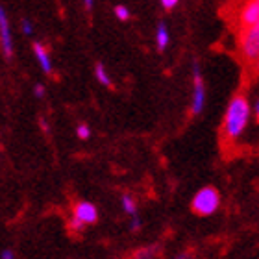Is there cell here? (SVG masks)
Returning <instances> with one entry per match:
<instances>
[{
	"label": "cell",
	"instance_id": "1",
	"mask_svg": "<svg viewBox=\"0 0 259 259\" xmlns=\"http://www.w3.org/2000/svg\"><path fill=\"white\" fill-rule=\"evenodd\" d=\"M250 115H252V108H250L248 98L244 95H235L230 100L226 113H224V122H222L224 137L230 141L239 139L248 126Z\"/></svg>",
	"mask_w": 259,
	"mask_h": 259
},
{
	"label": "cell",
	"instance_id": "2",
	"mask_svg": "<svg viewBox=\"0 0 259 259\" xmlns=\"http://www.w3.org/2000/svg\"><path fill=\"white\" fill-rule=\"evenodd\" d=\"M193 211L196 215L200 217H209L213 215L217 209H219V205H221V194L215 187H204V189H200L198 193L193 196Z\"/></svg>",
	"mask_w": 259,
	"mask_h": 259
},
{
	"label": "cell",
	"instance_id": "3",
	"mask_svg": "<svg viewBox=\"0 0 259 259\" xmlns=\"http://www.w3.org/2000/svg\"><path fill=\"white\" fill-rule=\"evenodd\" d=\"M239 52L244 61L254 63L259 58V22L254 26L244 28L239 39Z\"/></svg>",
	"mask_w": 259,
	"mask_h": 259
},
{
	"label": "cell",
	"instance_id": "4",
	"mask_svg": "<svg viewBox=\"0 0 259 259\" xmlns=\"http://www.w3.org/2000/svg\"><path fill=\"white\" fill-rule=\"evenodd\" d=\"M193 102H191V113L200 115L204 111L205 106V87L204 80H202V72H200V65L198 61H193Z\"/></svg>",
	"mask_w": 259,
	"mask_h": 259
},
{
	"label": "cell",
	"instance_id": "5",
	"mask_svg": "<svg viewBox=\"0 0 259 259\" xmlns=\"http://www.w3.org/2000/svg\"><path fill=\"white\" fill-rule=\"evenodd\" d=\"M237 22L243 30L244 28L257 24L259 22V0H246V2H244L243 8L239 10Z\"/></svg>",
	"mask_w": 259,
	"mask_h": 259
},
{
	"label": "cell",
	"instance_id": "6",
	"mask_svg": "<svg viewBox=\"0 0 259 259\" xmlns=\"http://www.w3.org/2000/svg\"><path fill=\"white\" fill-rule=\"evenodd\" d=\"M0 45H2L4 58L11 60L13 58V39H11L10 22H8V15H6L4 8H0Z\"/></svg>",
	"mask_w": 259,
	"mask_h": 259
},
{
	"label": "cell",
	"instance_id": "7",
	"mask_svg": "<svg viewBox=\"0 0 259 259\" xmlns=\"http://www.w3.org/2000/svg\"><path fill=\"white\" fill-rule=\"evenodd\" d=\"M74 217H78L80 221H83L85 224H95L98 219V209L97 205L91 204V202H78V204L74 205V213H72Z\"/></svg>",
	"mask_w": 259,
	"mask_h": 259
},
{
	"label": "cell",
	"instance_id": "8",
	"mask_svg": "<svg viewBox=\"0 0 259 259\" xmlns=\"http://www.w3.org/2000/svg\"><path fill=\"white\" fill-rule=\"evenodd\" d=\"M33 56H35V60H37L39 67L43 70L45 74H52V61H50V52L49 49L45 47L43 43H33Z\"/></svg>",
	"mask_w": 259,
	"mask_h": 259
},
{
	"label": "cell",
	"instance_id": "9",
	"mask_svg": "<svg viewBox=\"0 0 259 259\" xmlns=\"http://www.w3.org/2000/svg\"><path fill=\"white\" fill-rule=\"evenodd\" d=\"M168 41H170V33H168V28L165 22H159L157 24V30H156V45H157V50L163 52V50L167 49Z\"/></svg>",
	"mask_w": 259,
	"mask_h": 259
},
{
	"label": "cell",
	"instance_id": "10",
	"mask_svg": "<svg viewBox=\"0 0 259 259\" xmlns=\"http://www.w3.org/2000/svg\"><path fill=\"white\" fill-rule=\"evenodd\" d=\"M120 204H122V209H124L126 215H130V217L137 215V202H135V198L132 194H122Z\"/></svg>",
	"mask_w": 259,
	"mask_h": 259
},
{
	"label": "cell",
	"instance_id": "11",
	"mask_svg": "<svg viewBox=\"0 0 259 259\" xmlns=\"http://www.w3.org/2000/svg\"><path fill=\"white\" fill-rule=\"evenodd\" d=\"M95 78L98 80V83H100V85L111 87V78H109L108 70H106V67H104L102 63L95 65Z\"/></svg>",
	"mask_w": 259,
	"mask_h": 259
},
{
	"label": "cell",
	"instance_id": "12",
	"mask_svg": "<svg viewBox=\"0 0 259 259\" xmlns=\"http://www.w3.org/2000/svg\"><path fill=\"white\" fill-rule=\"evenodd\" d=\"M159 252V246L156 244H150V246H145V248H139L135 252L134 259H154Z\"/></svg>",
	"mask_w": 259,
	"mask_h": 259
},
{
	"label": "cell",
	"instance_id": "13",
	"mask_svg": "<svg viewBox=\"0 0 259 259\" xmlns=\"http://www.w3.org/2000/svg\"><path fill=\"white\" fill-rule=\"evenodd\" d=\"M85 226H87L85 222L80 221V219H78V217H74V215H72V219L69 221V228H70V230H72L74 233L83 232V230H85Z\"/></svg>",
	"mask_w": 259,
	"mask_h": 259
},
{
	"label": "cell",
	"instance_id": "14",
	"mask_svg": "<svg viewBox=\"0 0 259 259\" xmlns=\"http://www.w3.org/2000/svg\"><path fill=\"white\" fill-rule=\"evenodd\" d=\"M113 13H115V17H117L119 21H128V19H130V10H128V8H126L124 4L115 6Z\"/></svg>",
	"mask_w": 259,
	"mask_h": 259
},
{
	"label": "cell",
	"instance_id": "15",
	"mask_svg": "<svg viewBox=\"0 0 259 259\" xmlns=\"http://www.w3.org/2000/svg\"><path fill=\"white\" fill-rule=\"evenodd\" d=\"M76 135H78L81 141H87L89 137H91V128H89L87 124H80L78 128H76Z\"/></svg>",
	"mask_w": 259,
	"mask_h": 259
},
{
	"label": "cell",
	"instance_id": "16",
	"mask_svg": "<svg viewBox=\"0 0 259 259\" xmlns=\"http://www.w3.org/2000/svg\"><path fill=\"white\" fill-rule=\"evenodd\" d=\"M21 30H22V33H24V35H32V32H33V24H32V21H30V19H22V22H21Z\"/></svg>",
	"mask_w": 259,
	"mask_h": 259
},
{
	"label": "cell",
	"instance_id": "17",
	"mask_svg": "<svg viewBox=\"0 0 259 259\" xmlns=\"http://www.w3.org/2000/svg\"><path fill=\"white\" fill-rule=\"evenodd\" d=\"M141 226H143V222H141V219L137 215L132 217V221H130V232H137V230H141Z\"/></svg>",
	"mask_w": 259,
	"mask_h": 259
},
{
	"label": "cell",
	"instance_id": "18",
	"mask_svg": "<svg viewBox=\"0 0 259 259\" xmlns=\"http://www.w3.org/2000/svg\"><path fill=\"white\" fill-rule=\"evenodd\" d=\"M159 2H161L163 10H167V11L174 10V8L180 4V0H159Z\"/></svg>",
	"mask_w": 259,
	"mask_h": 259
},
{
	"label": "cell",
	"instance_id": "19",
	"mask_svg": "<svg viewBox=\"0 0 259 259\" xmlns=\"http://www.w3.org/2000/svg\"><path fill=\"white\" fill-rule=\"evenodd\" d=\"M0 259H15V252L11 248H4L0 252Z\"/></svg>",
	"mask_w": 259,
	"mask_h": 259
},
{
	"label": "cell",
	"instance_id": "20",
	"mask_svg": "<svg viewBox=\"0 0 259 259\" xmlns=\"http://www.w3.org/2000/svg\"><path fill=\"white\" fill-rule=\"evenodd\" d=\"M33 95H35L37 98L45 97V85L43 83H35V87H33Z\"/></svg>",
	"mask_w": 259,
	"mask_h": 259
},
{
	"label": "cell",
	"instance_id": "21",
	"mask_svg": "<svg viewBox=\"0 0 259 259\" xmlns=\"http://www.w3.org/2000/svg\"><path fill=\"white\" fill-rule=\"evenodd\" d=\"M39 126H41V130H43V132H47V134H49V132H50V128H49V122H47V120H45V119H41V120H39Z\"/></svg>",
	"mask_w": 259,
	"mask_h": 259
},
{
	"label": "cell",
	"instance_id": "22",
	"mask_svg": "<svg viewBox=\"0 0 259 259\" xmlns=\"http://www.w3.org/2000/svg\"><path fill=\"white\" fill-rule=\"evenodd\" d=\"M174 259H193V255H191L189 252H184V254H178Z\"/></svg>",
	"mask_w": 259,
	"mask_h": 259
},
{
	"label": "cell",
	"instance_id": "23",
	"mask_svg": "<svg viewBox=\"0 0 259 259\" xmlns=\"http://www.w3.org/2000/svg\"><path fill=\"white\" fill-rule=\"evenodd\" d=\"M254 115H255V119H257V122H259V98L255 100V104H254Z\"/></svg>",
	"mask_w": 259,
	"mask_h": 259
},
{
	"label": "cell",
	"instance_id": "24",
	"mask_svg": "<svg viewBox=\"0 0 259 259\" xmlns=\"http://www.w3.org/2000/svg\"><path fill=\"white\" fill-rule=\"evenodd\" d=\"M93 4H95V0H83V6H85L87 10H91Z\"/></svg>",
	"mask_w": 259,
	"mask_h": 259
},
{
	"label": "cell",
	"instance_id": "25",
	"mask_svg": "<svg viewBox=\"0 0 259 259\" xmlns=\"http://www.w3.org/2000/svg\"><path fill=\"white\" fill-rule=\"evenodd\" d=\"M254 72H255V74H259V58L254 61Z\"/></svg>",
	"mask_w": 259,
	"mask_h": 259
}]
</instances>
